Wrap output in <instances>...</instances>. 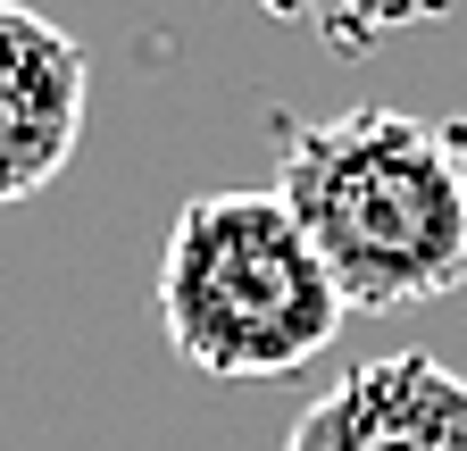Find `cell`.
Instances as JSON below:
<instances>
[{
    "instance_id": "6da1fadb",
    "label": "cell",
    "mask_w": 467,
    "mask_h": 451,
    "mask_svg": "<svg viewBox=\"0 0 467 451\" xmlns=\"http://www.w3.org/2000/svg\"><path fill=\"white\" fill-rule=\"evenodd\" d=\"M275 201L301 217L342 309H418L467 285V167L400 109L301 126L275 159Z\"/></svg>"
},
{
    "instance_id": "7a4b0ae2",
    "label": "cell",
    "mask_w": 467,
    "mask_h": 451,
    "mask_svg": "<svg viewBox=\"0 0 467 451\" xmlns=\"http://www.w3.org/2000/svg\"><path fill=\"white\" fill-rule=\"evenodd\" d=\"M342 318L326 259L275 193H201L175 209L159 251V326L184 368L267 384L317 360Z\"/></svg>"
},
{
    "instance_id": "3957f363",
    "label": "cell",
    "mask_w": 467,
    "mask_h": 451,
    "mask_svg": "<svg viewBox=\"0 0 467 451\" xmlns=\"http://www.w3.org/2000/svg\"><path fill=\"white\" fill-rule=\"evenodd\" d=\"M92 59L67 26L26 0H0V209L34 201L84 142Z\"/></svg>"
},
{
    "instance_id": "277c9868",
    "label": "cell",
    "mask_w": 467,
    "mask_h": 451,
    "mask_svg": "<svg viewBox=\"0 0 467 451\" xmlns=\"http://www.w3.org/2000/svg\"><path fill=\"white\" fill-rule=\"evenodd\" d=\"M284 451H467V376L434 351L359 360L292 418Z\"/></svg>"
}]
</instances>
